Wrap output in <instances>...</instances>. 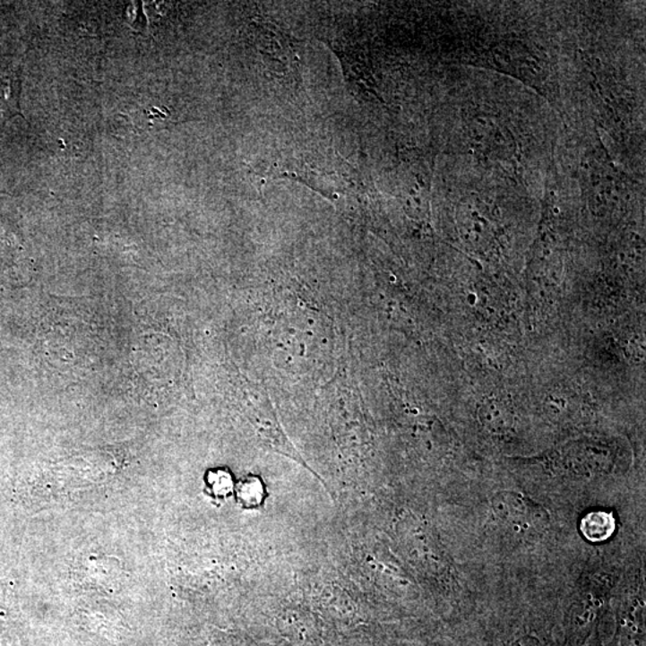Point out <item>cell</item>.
Instances as JSON below:
<instances>
[{"label": "cell", "mask_w": 646, "mask_h": 646, "mask_svg": "<svg viewBox=\"0 0 646 646\" xmlns=\"http://www.w3.org/2000/svg\"><path fill=\"white\" fill-rule=\"evenodd\" d=\"M491 505L498 522L524 540H537L549 526L547 512L517 492H499L492 498Z\"/></svg>", "instance_id": "obj_1"}, {"label": "cell", "mask_w": 646, "mask_h": 646, "mask_svg": "<svg viewBox=\"0 0 646 646\" xmlns=\"http://www.w3.org/2000/svg\"><path fill=\"white\" fill-rule=\"evenodd\" d=\"M478 417L481 425L492 434H506L515 424V416L508 402L501 399L490 398L480 403Z\"/></svg>", "instance_id": "obj_2"}, {"label": "cell", "mask_w": 646, "mask_h": 646, "mask_svg": "<svg viewBox=\"0 0 646 646\" xmlns=\"http://www.w3.org/2000/svg\"><path fill=\"white\" fill-rule=\"evenodd\" d=\"M616 530V520L612 513L594 512L581 521V531L591 542H602L612 537Z\"/></svg>", "instance_id": "obj_3"}, {"label": "cell", "mask_w": 646, "mask_h": 646, "mask_svg": "<svg viewBox=\"0 0 646 646\" xmlns=\"http://www.w3.org/2000/svg\"><path fill=\"white\" fill-rule=\"evenodd\" d=\"M237 501L245 508H256L262 504L265 490L259 478L248 477L238 483L237 487Z\"/></svg>", "instance_id": "obj_4"}, {"label": "cell", "mask_w": 646, "mask_h": 646, "mask_svg": "<svg viewBox=\"0 0 646 646\" xmlns=\"http://www.w3.org/2000/svg\"><path fill=\"white\" fill-rule=\"evenodd\" d=\"M206 487L211 497L226 498L233 492V478L226 469L210 470L206 476Z\"/></svg>", "instance_id": "obj_5"}, {"label": "cell", "mask_w": 646, "mask_h": 646, "mask_svg": "<svg viewBox=\"0 0 646 646\" xmlns=\"http://www.w3.org/2000/svg\"><path fill=\"white\" fill-rule=\"evenodd\" d=\"M512 646H541V644L537 638L523 637L513 642Z\"/></svg>", "instance_id": "obj_6"}]
</instances>
